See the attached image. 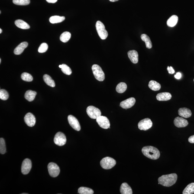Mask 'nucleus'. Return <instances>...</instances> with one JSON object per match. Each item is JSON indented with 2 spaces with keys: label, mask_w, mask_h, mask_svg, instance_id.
<instances>
[{
  "label": "nucleus",
  "mask_w": 194,
  "mask_h": 194,
  "mask_svg": "<svg viewBox=\"0 0 194 194\" xmlns=\"http://www.w3.org/2000/svg\"><path fill=\"white\" fill-rule=\"evenodd\" d=\"M9 95L8 92L4 89L0 90V98L3 100H6L8 99Z\"/></svg>",
  "instance_id": "obj_36"
},
{
  "label": "nucleus",
  "mask_w": 194,
  "mask_h": 194,
  "mask_svg": "<svg viewBox=\"0 0 194 194\" xmlns=\"http://www.w3.org/2000/svg\"><path fill=\"white\" fill-rule=\"evenodd\" d=\"M109 1L111 2H115V1H118L119 0H109Z\"/></svg>",
  "instance_id": "obj_42"
},
{
  "label": "nucleus",
  "mask_w": 194,
  "mask_h": 194,
  "mask_svg": "<svg viewBox=\"0 0 194 194\" xmlns=\"http://www.w3.org/2000/svg\"><path fill=\"white\" fill-rule=\"evenodd\" d=\"M6 149L5 141L3 138H0V153L1 154H4L5 153Z\"/></svg>",
  "instance_id": "obj_35"
},
{
  "label": "nucleus",
  "mask_w": 194,
  "mask_h": 194,
  "mask_svg": "<svg viewBox=\"0 0 194 194\" xmlns=\"http://www.w3.org/2000/svg\"><path fill=\"white\" fill-rule=\"evenodd\" d=\"M59 67L61 69L62 72L65 74L70 75L72 73L71 69L66 64H62L59 66Z\"/></svg>",
  "instance_id": "obj_31"
},
{
  "label": "nucleus",
  "mask_w": 194,
  "mask_h": 194,
  "mask_svg": "<svg viewBox=\"0 0 194 194\" xmlns=\"http://www.w3.org/2000/svg\"><path fill=\"white\" fill-rule=\"evenodd\" d=\"M120 192L121 194H132V191L130 186L126 183L121 184L120 187Z\"/></svg>",
  "instance_id": "obj_20"
},
{
  "label": "nucleus",
  "mask_w": 194,
  "mask_h": 194,
  "mask_svg": "<svg viewBox=\"0 0 194 194\" xmlns=\"http://www.w3.org/2000/svg\"><path fill=\"white\" fill-rule=\"evenodd\" d=\"M178 18L177 16L173 15L169 18L167 22V25L169 27H173L176 25Z\"/></svg>",
  "instance_id": "obj_23"
},
{
  "label": "nucleus",
  "mask_w": 194,
  "mask_h": 194,
  "mask_svg": "<svg viewBox=\"0 0 194 194\" xmlns=\"http://www.w3.org/2000/svg\"><path fill=\"white\" fill-rule=\"evenodd\" d=\"M174 125L178 128H183L187 126L189 124L187 120L182 117H177L175 118L174 121Z\"/></svg>",
  "instance_id": "obj_15"
},
{
  "label": "nucleus",
  "mask_w": 194,
  "mask_h": 194,
  "mask_svg": "<svg viewBox=\"0 0 194 194\" xmlns=\"http://www.w3.org/2000/svg\"><path fill=\"white\" fill-rule=\"evenodd\" d=\"M129 58L132 63L136 64L138 61V52L135 50H130L128 52Z\"/></svg>",
  "instance_id": "obj_16"
},
{
  "label": "nucleus",
  "mask_w": 194,
  "mask_h": 194,
  "mask_svg": "<svg viewBox=\"0 0 194 194\" xmlns=\"http://www.w3.org/2000/svg\"><path fill=\"white\" fill-rule=\"evenodd\" d=\"M92 69L95 79L100 81H103L105 79V74L100 66L97 64L92 66Z\"/></svg>",
  "instance_id": "obj_3"
},
{
  "label": "nucleus",
  "mask_w": 194,
  "mask_h": 194,
  "mask_svg": "<svg viewBox=\"0 0 194 194\" xmlns=\"http://www.w3.org/2000/svg\"><path fill=\"white\" fill-rule=\"evenodd\" d=\"M28 45L27 42H23L20 44L14 49V53L16 55H20L24 52V49L26 48Z\"/></svg>",
  "instance_id": "obj_18"
},
{
  "label": "nucleus",
  "mask_w": 194,
  "mask_h": 194,
  "mask_svg": "<svg viewBox=\"0 0 194 194\" xmlns=\"http://www.w3.org/2000/svg\"><path fill=\"white\" fill-rule=\"evenodd\" d=\"M71 35L69 32H64L61 35L60 37V41L63 43H66L70 39Z\"/></svg>",
  "instance_id": "obj_29"
},
{
  "label": "nucleus",
  "mask_w": 194,
  "mask_h": 194,
  "mask_svg": "<svg viewBox=\"0 0 194 194\" xmlns=\"http://www.w3.org/2000/svg\"><path fill=\"white\" fill-rule=\"evenodd\" d=\"M177 178V175L176 173L163 175L158 179V184L164 187H169L176 183Z\"/></svg>",
  "instance_id": "obj_1"
},
{
  "label": "nucleus",
  "mask_w": 194,
  "mask_h": 194,
  "mask_svg": "<svg viewBox=\"0 0 194 194\" xmlns=\"http://www.w3.org/2000/svg\"><path fill=\"white\" fill-rule=\"evenodd\" d=\"M142 152L144 155L152 160H157L160 156L159 151L153 146H145L142 149Z\"/></svg>",
  "instance_id": "obj_2"
},
{
  "label": "nucleus",
  "mask_w": 194,
  "mask_h": 194,
  "mask_svg": "<svg viewBox=\"0 0 194 194\" xmlns=\"http://www.w3.org/2000/svg\"><path fill=\"white\" fill-rule=\"evenodd\" d=\"M100 165L104 169H110L115 166L116 161L112 158L106 157L104 158L100 161Z\"/></svg>",
  "instance_id": "obj_5"
},
{
  "label": "nucleus",
  "mask_w": 194,
  "mask_h": 194,
  "mask_svg": "<svg viewBox=\"0 0 194 194\" xmlns=\"http://www.w3.org/2000/svg\"><path fill=\"white\" fill-rule=\"evenodd\" d=\"M175 78L177 79H180L181 78L182 75L179 72H178L176 73V74L174 76Z\"/></svg>",
  "instance_id": "obj_40"
},
{
  "label": "nucleus",
  "mask_w": 194,
  "mask_h": 194,
  "mask_svg": "<svg viewBox=\"0 0 194 194\" xmlns=\"http://www.w3.org/2000/svg\"><path fill=\"white\" fill-rule=\"evenodd\" d=\"M96 122L101 128L105 129L110 128V123L106 117L100 116L96 119Z\"/></svg>",
  "instance_id": "obj_10"
},
{
  "label": "nucleus",
  "mask_w": 194,
  "mask_h": 194,
  "mask_svg": "<svg viewBox=\"0 0 194 194\" xmlns=\"http://www.w3.org/2000/svg\"><path fill=\"white\" fill-rule=\"evenodd\" d=\"M135 102V98H130L121 102L120 103V106L124 109H127L132 107L134 105Z\"/></svg>",
  "instance_id": "obj_14"
},
{
  "label": "nucleus",
  "mask_w": 194,
  "mask_h": 194,
  "mask_svg": "<svg viewBox=\"0 0 194 194\" xmlns=\"http://www.w3.org/2000/svg\"><path fill=\"white\" fill-rule=\"evenodd\" d=\"M43 79H44V82L48 86L52 88L56 86L54 81L49 75L47 74L44 75L43 76Z\"/></svg>",
  "instance_id": "obj_26"
},
{
  "label": "nucleus",
  "mask_w": 194,
  "mask_h": 194,
  "mask_svg": "<svg viewBox=\"0 0 194 194\" xmlns=\"http://www.w3.org/2000/svg\"><path fill=\"white\" fill-rule=\"evenodd\" d=\"M172 97V95L169 92H162L157 94L156 99L159 101H166L170 100Z\"/></svg>",
  "instance_id": "obj_19"
},
{
  "label": "nucleus",
  "mask_w": 194,
  "mask_h": 194,
  "mask_svg": "<svg viewBox=\"0 0 194 194\" xmlns=\"http://www.w3.org/2000/svg\"><path fill=\"white\" fill-rule=\"evenodd\" d=\"M1 59H0V63H1Z\"/></svg>",
  "instance_id": "obj_44"
},
{
  "label": "nucleus",
  "mask_w": 194,
  "mask_h": 194,
  "mask_svg": "<svg viewBox=\"0 0 194 194\" xmlns=\"http://www.w3.org/2000/svg\"><path fill=\"white\" fill-rule=\"evenodd\" d=\"M68 120L69 124L72 128L77 131H80V124L76 118L73 115H69L68 117Z\"/></svg>",
  "instance_id": "obj_12"
},
{
  "label": "nucleus",
  "mask_w": 194,
  "mask_h": 194,
  "mask_svg": "<svg viewBox=\"0 0 194 194\" xmlns=\"http://www.w3.org/2000/svg\"><path fill=\"white\" fill-rule=\"evenodd\" d=\"M49 175L52 177H56L60 173V169L59 166L54 163H49L47 166Z\"/></svg>",
  "instance_id": "obj_7"
},
{
  "label": "nucleus",
  "mask_w": 194,
  "mask_h": 194,
  "mask_svg": "<svg viewBox=\"0 0 194 194\" xmlns=\"http://www.w3.org/2000/svg\"></svg>",
  "instance_id": "obj_46"
},
{
  "label": "nucleus",
  "mask_w": 194,
  "mask_h": 194,
  "mask_svg": "<svg viewBox=\"0 0 194 194\" xmlns=\"http://www.w3.org/2000/svg\"><path fill=\"white\" fill-rule=\"evenodd\" d=\"M66 137L63 133L61 132L56 133L54 138L55 144L59 146H63L66 144Z\"/></svg>",
  "instance_id": "obj_9"
},
{
  "label": "nucleus",
  "mask_w": 194,
  "mask_h": 194,
  "mask_svg": "<svg viewBox=\"0 0 194 194\" xmlns=\"http://www.w3.org/2000/svg\"><path fill=\"white\" fill-rule=\"evenodd\" d=\"M178 114L180 117L187 118L191 116L192 112L189 109L183 108L179 109L178 111Z\"/></svg>",
  "instance_id": "obj_17"
},
{
  "label": "nucleus",
  "mask_w": 194,
  "mask_h": 194,
  "mask_svg": "<svg viewBox=\"0 0 194 194\" xmlns=\"http://www.w3.org/2000/svg\"><path fill=\"white\" fill-rule=\"evenodd\" d=\"M15 24L18 28L22 29H28L30 28V26L29 24L22 20H16L15 21Z\"/></svg>",
  "instance_id": "obj_21"
},
{
  "label": "nucleus",
  "mask_w": 194,
  "mask_h": 194,
  "mask_svg": "<svg viewBox=\"0 0 194 194\" xmlns=\"http://www.w3.org/2000/svg\"><path fill=\"white\" fill-rule=\"evenodd\" d=\"M2 30L1 29H0V34H1V33H2Z\"/></svg>",
  "instance_id": "obj_43"
},
{
  "label": "nucleus",
  "mask_w": 194,
  "mask_h": 194,
  "mask_svg": "<svg viewBox=\"0 0 194 194\" xmlns=\"http://www.w3.org/2000/svg\"><path fill=\"white\" fill-rule=\"evenodd\" d=\"M78 192L80 194H93V190L90 188L85 187H81L78 189Z\"/></svg>",
  "instance_id": "obj_32"
},
{
  "label": "nucleus",
  "mask_w": 194,
  "mask_h": 194,
  "mask_svg": "<svg viewBox=\"0 0 194 194\" xmlns=\"http://www.w3.org/2000/svg\"><path fill=\"white\" fill-rule=\"evenodd\" d=\"M28 194V193H22V194Z\"/></svg>",
  "instance_id": "obj_45"
},
{
  "label": "nucleus",
  "mask_w": 194,
  "mask_h": 194,
  "mask_svg": "<svg viewBox=\"0 0 194 194\" xmlns=\"http://www.w3.org/2000/svg\"><path fill=\"white\" fill-rule=\"evenodd\" d=\"M32 167L31 161L28 159H24L21 166V172L23 174H28Z\"/></svg>",
  "instance_id": "obj_11"
},
{
  "label": "nucleus",
  "mask_w": 194,
  "mask_h": 194,
  "mask_svg": "<svg viewBox=\"0 0 194 194\" xmlns=\"http://www.w3.org/2000/svg\"><path fill=\"white\" fill-rule=\"evenodd\" d=\"M37 94V92L35 91L28 90L26 92L24 95V98L27 100L32 101L34 100Z\"/></svg>",
  "instance_id": "obj_22"
},
{
  "label": "nucleus",
  "mask_w": 194,
  "mask_h": 194,
  "mask_svg": "<svg viewBox=\"0 0 194 194\" xmlns=\"http://www.w3.org/2000/svg\"><path fill=\"white\" fill-rule=\"evenodd\" d=\"M167 70L168 72L170 74H173L175 73V71L172 66H170V67H169V66H168L167 67Z\"/></svg>",
  "instance_id": "obj_38"
},
{
  "label": "nucleus",
  "mask_w": 194,
  "mask_h": 194,
  "mask_svg": "<svg viewBox=\"0 0 194 194\" xmlns=\"http://www.w3.org/2000/svg\"><path fill=\"white\" fill-rule=\"evenodd\" d=\"M86 112L89 116L93 119H96L101 114L100 109L93 106H88L86 109Z\"/></svg>",
  "instance_id": "obj_6"
},
{
  "label": "nucleus",
  "mask_w": 194,
  "mask_h": 194,
  "mask_svg": "<svg viewBox=\"0 0 194 194\" xmlns=\"http://www.w3.org/2000/svg\"><path fill=\"white\" fill-rule=\"evenodd\" d=\"M149 87L152 90L157 91L160 90L161 86L160 83L155 81L151 80L149 82Z\"/></svg>",
  "instance_id": "obj_24"
},
{
  "label": "nucleus",
  "mask_w": 194,
  "mask_h": 194,
  "mask_svg": "<svg viewBox=\"0 0 194 194\" xmlns=\"http://www.w3.org/2000/svg\"><path fill=\"white\" fill-rule=\"evenodd\" d=\"M153 126V122L150 119L147 118L141 120L138 123V128L141 130L146 131L150 129Z\"/></svg>",
  "instance_id": "obj_8"
},
{
  "label": "nucleus",
  "mask_w": 194,
  "mask_h": 194,
  "mask_svg": "<svg viewBox=\"0 0 194 194\" xmlns=\"http://www.w3.org/2000/svg\"><path fill=\"white\" fill-rule=\"evenodd\" d=\"M13 2L16 5H26L30 3V0H13Z\"/></svg>",
  "instance_id": "obj_34"
},
{
  "label": "nucleus",
  "mask_w": 194,
  "mask_h": 194,
  "mask_svg": "<svg viewBox=\"0 0 194 194\" xmlns=\"http://www.w3.org/2000/svg\"><path fill=\"white\" fill-rule=\"evenodd\" d=\"M194 193V183L189 184L183 192V194H192Z\"/></svg>",
  "instance_id": "obj_30"
},
{
  "label": "nucleus",
  "mask_w": 194,
  "mask_h": 194,
  "mask_svg": "<svg viewBox=\"0 0 194 194\" xmlns=\"http://www.w3.org/2000/svg\"><path fill=\"white\" fill-rule=\"evenodd\" d=\"M96 29L100 38L105 40L108 37V34L106 30L105 26L100 21H98L96 24Z\"/></svg>",
  "instance_id": "obj_4"
},
{
  "label": "nucleus",
  "mask_w": 194,
  "mask_h": 194,
  "mask_svg": "<svg viewBox=\"0 0 194 194\" xmlns=\"http://www.w3.org/2000/svg\"><path fill=\"white\" fill-rule=\"evenodd\" d=\"M21 79L26 82H31L33 80L32 76L27 73H23L21 75Z\"/></svg>",
  "instance_id": "obj_33"
},
{
  "label": "nucleus",
  "mask_w": 194,
  "mask_h": 194,
  "mask_svg": "<svg viewBox=\"0 0 194 194\" xmlns=\"http://www.w3.org/2000/svg\"><path fill=\"white\" fill-rule=\"evenodd\" d=\"M58 0H46V1L47 2L49 3H54L57 1Z\"/></svg>",
  "instance_id": "obj_41"
},
{
  "label": "nucleus",
  "mask_w": 194,
  "mask_h": 194,
  "mask_svg": "<svg viewBox=\"0 0 194 194\" xmlns=\"http://www.w3.org/2000/svg\"><path fill=\"white\" fill-rule=\"evenodd\" d=\"M65 17L64 16H53L49 18V21L52 24H57L62 22L64 21Z\"/></svg>",
  "instance_id": "obj_25"
},
{
  "label": "nucleus",
  "mask_w": 194,
  "mask_h": 194,
  "mask_svg": "<svg viewBox=\"0 0 194 194\" xmlns=\"http://www.w3.org/2000/svg\"><path fill=\"white\" fill-rule=\"evenodd\" d=\"M24 121L29 127H32L36 123V118L34 115L30 113H27L24 117Z\"/></svg>",
  "instance_id": "obj_13"
},
{
  "label": "nucleus",
  "mask_w": 194,
  "mask_h": 194,
  "mask_svg": "<svg viewBox=\"0 0 194 194\" xmlns=\"http://www.w3.org/2000/svg\"><path fill=\"white\" fill-rule=\"evenodd\" d=\"M127 89V85L124 82H121L117 85L116 90L119 93H123Z\"/></svg>",
  "instance_id": "obj_28"
},
{
  "label": "nucleus",
  "mask_w": 194,
  "mask_h": 194,
  "mask_svg": "<svg viewBox=\"0 0 194 194\" xmlns=\"http://www.w3.org/2000/svg\"><path fill=\"white\" fill-rule=\"evenodd\" d=\"M48 46L47 43H43L41 44L38 49V52L40 53H44L48 49Z\"/></svg>",
  "instance_id": "obj_37"
},
{
  "label": "nucleus",
  "mask_w": 194,
  "mask_h": 194,
  "mask_svg": "<svg viewBox=\"0 0 194 194\" xmlns=\"http://www.w3.org/2000/svg\"><path fill=\"white\" fill-rule=\"evenodd\" d=\"M189 142L194 144V135L191 136L189 138Z\"/></svg>",
  "instance_id": "obj_39"
},
{
  "label": "nucleus",
  "mask_w": 194,
  "mask_h": 194,
  "mask_svg": "<svg viewBox=\"0 0 194 194\" xmlns=\"http://www.w3.org/2000/svg\"><path fill=\"white\" fill-rule=\"evenodd\" d=\"M141 38L142 41L145 43L146 47L151 49L152 47V43L150 37L145 34H143L141 35Z\"/></svg>",
  "instance_id": "obj_27"
}]
</instances>
